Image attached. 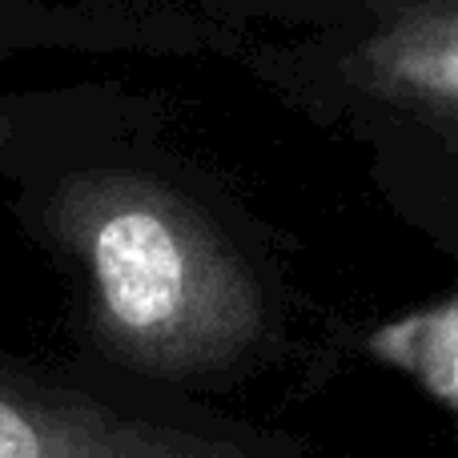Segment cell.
<instances>
[{
	"mask_svg": "<svg viewBox=\"0 0 458 458\" xmlns=\"http://www.w3.org/2000/svg\"><path fill=\"white\" fill-rule=\"evenodd\" d=\"M48 225L89 277L93 330L153 378L233 366L266 334V293L225 233L177 190L125 169L77 174Z\"/></svg>",
	"mask_w": 458,
	"mask_h": 458,
	"instance_id": "obj_1",
	"label": "cell"
},
{
	"mask_svg": "<svg viewBox=\"0 0 458 458\" xmlns=\"http://www.w3.org/2000/svg\"><path fill=\"white\" fill-rule=\"evenodd\" d=\"M338 77L398 117H458V0H390Z\"/></svg>",
	"mask_w": 458,
	"mask_h": 458,
	"instance_id": "obj_2",
	"label": "cell"
},
{
	"mask_svg": "<svg viewBox=\"0 0 458 458\" xmlns=\"http://www.w3.org/2000/svg\"><path fill=\"white\" fill-rule=\"evenodd\" d=\"M153 430L93 398L0 374V458H121Z\"/></svg>",
	"mask_w": 458,
	"mask_h": 458,
	"instance_id": "obj_3",
	"label": "cell"
},
{
	"mask_svg": "<svg viewBox=\"0 0 458 458\" xmlns=\"http://www.w3.org/2000/svg\"><path fill=\"white\" fill-rule=\"evenodd\" d=\"M121 458H245V454L237 451L233 443H214V438L157 427L141 446H137V451H129Z\"/></svg>",
	"mask_w": 458,
	"mask_h": 458,
	"instance_id": "obj_4",
	"label": "cell"
},
{
	"mask_svg": "<svg viewBox=\"0 0 458 458\" xmlns=\"http://www.w3.org/2000/svg\"><path fill=\"white\" fill-rule=\"evenodd\" d=\"M414 125V133H427L438 149H446L458 157V117H406Z\"/></svg>",
	"mask_w": 458,
	"mask_h": 458,
	"instance_id": "obj_5",
	"label": "cell"
},
{
	"mask_svg": "<svg viewBox=\"0 0 458 458\" xmlns=\"http://www.w3.org/2000/svg\"><path fill=\"white\" fill-rule=\"evenodd\" d=\"M4 137H8V121L0 117V141H4Z\"/></svg>",
	"mask_w": 458,
	"mask_h": 458,
	"instance_id": "obj_6",
	"label": "cell"
}]
</instances>
